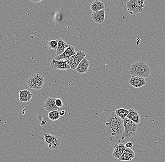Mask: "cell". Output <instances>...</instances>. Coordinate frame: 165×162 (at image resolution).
Wrapping results in <instances>:
<instances>
[{
  "instance_id": "obj_1",
  "label": "cell",
  "mask_w": 165,
  "mask_h": 162,
  "mask_svg": "<svg viewBox=\"0 0 165 162\" xmlns=\"http://www.w3.org/2000/svg\"><path fill=\"white\" fill-rule=\"evenodd\" d=\"M105 128L107 132L110 136L116 138H121L124 132L123 120L118 116L114 111L108 117Z\"/></svg>"
},
{
  "instance_id": "obj_2",
  "label": "cell",
  "mask_w": 165,
  "mask_h": 162,
  "mask_svg": "<svg viewBox=\"0 0 165 162\" xmlns=\"http://www.w3.org/2000/svg\"><path fill=\"white\" fill-rule=\"evenodd\" d=\"M131 76L147 78L151 75L149 65L144 61H136L131 65L130 68Z\"/></svg>"
},
{
  "instance_id": "obj_3",
  "label": "cell",
  "mask_w": 165,
  "mask_h": 162,
  "mask_svg": "<svg viewBox=\"0 0 165 162\" xmlns=\"http://www.w3.org/2000/svg\"><path fill=\"white\" fill-rule=\"evenodd\" d=\"M123 126L124 132L121 137L122 139L131 138L135 135L138 124L126 117L123 119Z\"/></svg>"
},
{
  "instance_id": "obj_4",
  "label": "cell",
  "mask_w": 165,
  "mask_h": 162,
  "mask_svg": "<svg viewBox=\"0 0 165 162\" xmlns=\"http://www.w3.org/2000/svg\"><path fill=\"white\" fill-rule=\"evenodd\" d=\"M45 80L44 76L38 73H33L29 76L27 83L30 89L41 90L44 85Z\"/></svg>"
},
{
  "instance_id": "obj_5",
  "label": "cell",
  "mask_w": 165,
  "mask_h": 162,
  "mask_svg": "<svg viewBox=\"0 0 165 162\" xmlns=\"http://www.w3.org/2000/svg\"><path fill=\"white\" fill-rule=\"evenodd\" d=\"M145 0H130L126 3L128 12L131 15L143 12V8L144 7Z\"/></svg>"
},
{
  "instance_id": "obj_6",
  "label": "cell",
  "mask_w": 165,
  "mask_h": 162,
  "mask_svg": "<svg viewBox=\"0 0 165 162\" xmlns=\"http://www.w3.org/2000/svg\"><path fill=\"white\" fill-rule=\"evenodd\" d=\"M46 146L53 151H57L59 149L61 146V140L57 136H53L50 133H44Z\"/></svg>"
},
{
  "instance_id": "obj_7",
  "label": "cell",
  "mask_w": 165,
  "mask_h": 162,
  "mask_svg": "<svg viewBox=\"0 0 165 162\" xmlns=\"http://www.w3.org/2000/svg\"><path fill=\"white\" fill-rule=\"evenodd\" d=\"M86 55L84 52L79 51L75 55L71 56L69 59L66 60L67 63L71 67V70H76L81 61L85 58Z\"/></svg>"
},
{
  "instance_id": "obj_8",
  "label": "cell",
  "mask_w": 165,
  "mask_h": 162,
  "mask_svg": "<svg viewBox=\"0 0 165 162\" xmlns=\"http://www.w3.org/2000/svg\"><path fill=\"white\" fill-rule=\"evenodd\" d=\"M76 52L74 46L70 45L69 47L67 48L65 50L63 53H62L61 55L57 56L53 59L56 61H66L69 59V58L71 57V56L75 55Z\"/></svg>"
},
{
  "instance_id": "obj_9",
  "label": "cell",
  "mask_w": 165,
  "mask_h": 162,
  "mask_svg": "<svg viewBox=\"0 0 165 162\" xmlns=\"http://www.w3.org/2000/svg\"><path fill=\"white\" fill-rule=\"evenodd\" d=\"M50 66L52 69L57 70H71V67L67 63L66 61H56L53 59L50 62Z\"/></svg>"
},
{
  "instance_id": "obj_10",
  "label": "cell",
  "mask_w": 165,
  "mask_h": 162,
  "mask_svg": "<svg viewBox=\"0 0 165 162\" xmlns=\"http://www.w3.org/2000/svg\"><path fill=\"white\" fill-rule=\"evenodd\" d=\"M129 83L135 89H139L146 84L145 78L144 77L131 76L129 79Z\"/></svg>"
},
{
  "instance_id": "obj_11",
  "label": "cell",
  "mask_w": 165,
  "mask_h": 162,
  "mask_svg": "<svg viewBox=\"0 0 165 162\" xmlns=\"http://www.w3.org/2000/svg\"><path fill=\"white\" fill-rule=\"evenodd\" d=\"M55 101L56 98L53 97H49L47 98L44 104V108L45 110L48 112L58 110L59 108L56 106Z\"/></svg>"
},
{
  "instance_id": "obj_12",
  "label": "cell",
  "mask_w": 165,
  "mask_h": 162,
  "mask_svg": "<svg viewBox=\"0 0 165 162\" xmlns=\"http://www.w3.org/2000/svg\"><path fill=\"white\" fill-rule=\"evenodd\" d=\"M89 67H90V62L89 61L87 60L86 58H84L81 61L75 70L80 74H84L89 71Z\"/></svg>"
},
{
  "instance_id": "obj_13",
  "label": "cell",
  "mask_w": 165,
  "mask_h": 162,
  "mask_svg": "<svg viewBox=\"0 0 165 162\" xmlns=\"http://www.w3.org/2000/svg\"><path fill=\"white\" fill-rule=\"evenodd\" d=\"M91 17L94 23L98 24H102L105 20V9L98 11L92 12Z\"/></svg>"
},
{
  "instance_id": "obj_14",
  "label": "cell",
  "mask_w": 165,
  "mask_h": 162,
  "mask_svg": "<svg viewBox=\"0 0 165 162\" xmlns=\"http://www.w3.org/2000/svg\"><path fill=\"white\" fill-rule=\"evenodd\" d=\"M126 148H127L125 146V144L121 142L116 144L114 146V151L112 155L115 158L119 159Z\"/></svg>"
},
{
  "instance_id": "obj_15",
  "label": "cell",
  "mask_w": 165,
  "mask_h": 162,
  "mask_svg": "<svg viewBox=\"0 0 165 162\" xmlns=\"http://www.w3.org/2000/svg\"><path fill=\"white\" fill-rule=\"evenodd\" d=\"M33 98V94L30 90H24L19 92V99L21 102H29Z\"/></svg>"
},
{
  "instance_id": "obj_16",
  "label": "cell",
  "mask_w": 165,
  "mask_h": 162,
  "mask_svg": "<svg viewBox=\"0 0 165 162\" xmlns=\"http://www.w3.org/2000/svg\"><path fill=\"white\" fill-rule=\"evenodd\" d=\"M129 111V113L127 117L136 124H140V112L133 108H131Z\"/></svg>"
},
{
  "instance_id": "obj_17",
  "label": "cell",
  "mask_w": 165,
  "mask_h": 162,
  "mask_svg": "<svg viewBox=\"0 0 165 162\" xmlns=\"http://www.w3.org/2000/svg\"><path fill=\"white\" fill-rule=\"evenodd\" d=\"M135 157V153L131 149L126 148L121 157L119 160L121 161H131Z\"/></svg>"
},
{
  "instance_id": "obj_18",
  "label": "cell",
  "mask_w": 165,
  "mask_h": 162,
  "mask_svg": "<svg viewBox=\"0 0 165 162\" xmlns=\"http://www.w3.org/2000/svg\"><path fill=\"white\" fill-rule=\"evenodd\" d=\"M106 7V6L104 4V2L99 0H95L91 3L90 9L92 12H94L105 9Z\"/></svg>"
},
{
  "instance_id": "obj_19",
  "label": "cell",
  "mask_w": 165,
  "mask_h": 162,
  "mask_svg": "<svg viewBox=\"0 0 165 162\" xmlns=\"http://www.w3.org/2000/svg\"><path fill=\"white\" fill-rule=\"evenodd\" d=\"M70 45L66 43L63 39L60 38L58 39V47L57 48L56 52L57 56L61 55L64 52L65 50L69 47Z\"/></svg>"
},
{
  "instance_id": "obj_20",
  "label": "cell",
  "mask_w": 165,
  "mask_h": 162,
  "mask_svg": "<svg viewBox=\"0 0 165 162\" xmlns=\"http://www.w3.org/2000/svg\"><path fill=\"white\" fill-rule=\"evenodd\" d=\"M115 112L118 116L123 120L125 118L127 117V115L129 114V110H127L124 108H119L116 110Z\"/></svg>"
},
{
  "instance_id": "obj_21",
  "label": "cell",
  "mask_w": 165,
  "mask_h": 162,
  "mask_svg": "<svg viewBox=\"0 0 165 162\" xmlns=\"http://www.w3.org/2000/svg\"><path fill=\"white\" fill-rule=\"evenodd\" d=\"M48 117V118L52 121H56L60 118V112H59L58 110H56V111L49 112Z\"/></svg>"
},
{
  "instance_id": "obj_22",
  "label": "cell",
  "mask_w": 165,
  "mask_h": 162,
  "mask_svg": "<svg viewBox=\"0 0 165 162\" xmlns=\"http://www.w3.org/2000/svg\"><path fill=\"white\" fill-rule=\"evenodd\" d=\"M58 39L50 40L48 42V47L50 49L56 51L58 47Z\"/></svg>"
},
{
  "instance_id": "obj_23",
  "label": "cell",
  "mask_w": 165,
  "mask_h": 162,
  "mask_svg": "<svg viewBox=\"0 0 165 162\" xmlns=\"http://www.w3.org/2000/svg\"><path fill=\"white\" fill-rule=\"evenodd\" d=\"M56 106L59 108L62 107L63 106V103H62V100L61 98H56Z\"/></svg>"
},
{
  "instance_id": "obj_24",
  "label": "cell",
  "mask_w": 165,
  "mask_h": 162,
  "mask_svg": "<svg viewBox=\"0 0 165 162\" xmlns=\"http://www.w3.org/2000/svg\"><path fill=\"white\" fill-rule=\"evenodd\" d=\"M126 148H129V149H132L133 148V142H127L126 144H125Z\"/></svg>"
},
{
  "instance_id": "obj_25",
  "label": "cell",
  "mask_w": 165,
  "mask_h": 162,
  "mask_svg": "<svg viewBox=\"0 0 165 162\" xmlns=\"http://www.w3.org/2000/svg\"><path fill=\"white\" fill-rule=\"evenodd\" d=\"M65 112L63 110V111H62L61 112H60V115L61 116H64V115H65Z\"/></svg>"
},
{
  "instance_id": "obj_26",
  "label": "cell",
  "mask_w": 165,
  "mask_h": 162,
  "mask_svg": "<svg viewBox=\"0 0 165 162\" xmlns=\"http://www.w3.org/2000/svg\"><path fill=\"white\" fill-rule=\"evenodd\" d=\"M32 2H36V3H38V2H40L42 1V0H30Z\"/></svg>"
}]
</instances>
